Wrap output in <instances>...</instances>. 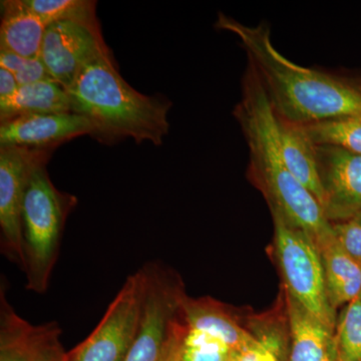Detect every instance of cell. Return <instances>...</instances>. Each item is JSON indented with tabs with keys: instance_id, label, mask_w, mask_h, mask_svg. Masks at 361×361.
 I'll use <instances>...</instances> for the list:
<instances>
[{
	"instance_id": "obj_21",
	"label": "cell",
	"mask_w": 361,
	"mask_h": 361,
	"mask_svg": "<svg viewBox=\"0 0 361 361\" xmlns=\"http://www.w3.org/2000/svg\"><path fill=\"white\" fill-rule=\"evenodd\" d=\"M26 6L47 25L59 21H73L99 26L96 1L90 0H25Z\"/></svg>"
},
{
	"instance_id": "obj_2",
	"label": "cell",
	"mask_w": 361,
	"mask_h": 361,
	"mask_svg": "<svg viewBox=\"0 0 361 361\" xmlns=\"http://www.w3.org/2000/svg\"><path fill=\"white\" fill-rule=\"evenodd\" d=\"M249 148L248 176L292 224L302 230L317 249L336 237L319 202L292 175L285 163L272 106L260 80L248 75L242 80L241 101L233 111Z\"/></svg>"
},
{
	"instance_id": "obj_3",
	"label": "cell",
	"mask_w": 361,
	"mask_h": 361,
	"mask_svg": "<svg viewBox=\"0 0 361 361\" xmlns=\"http://www.w3.org/2000/svg\"><path fill=\"white\" fill-rule=\"evenodd\" d=\"M73 113L89 118L99 142L134 140L137 144H163L170 123L172 103L164 97L142 94L130 87L116 68L111 54H104L84 66L66 90Z\"/></svg>"
},
{
	"instance_id": "obj_31",
	"label": "cell",
	"mask_w": 361,
	"mask_h": 361,
	"mask_svg": "<svg viewBox=\"0 0 361 361\" xmlns=\"http://www.w3.org/2000/svg\"><path fill=\"white\" fill-rule=\"evenodd\" d=\"M360 298L361 299V292H360Z\"/></svg>"
},
{
	"instance_id": "obj_10",
	"label": "cell",
	"mask_w": 361,
	"mask_h": 361,
	"mask_svg": "<svg viewBox=\"0 0 361 361\" xmlns=\"http://www.w3.org/2000/svg\"><path fill=\"white\" fill-rule=\"evenodd\" d=\"M315 152L325 217L331 224L355 219L361 212V155L329 145H315Z\"/></svg>"
},
{
	"instance_id": "obj_4",
	"label": "cell",
	"mask_w": 361,
	"mask_h": 361,
	"mask_svg": "<svg viewBox=\"0 0 361 361\" xmlns=\"http://www.w3.org/2000/svg\"><path fill=\"white\" fill-rule=\"evenodd\" d=\"M73 195L59 191L47 174V163L33 169L23 205L26 289L44 294L61 251L66 218L77 205Z\"/></svg>"
},
{
	"instance_id": "obj_20",
	"label": "cell",
	"mask_w": 361,
	"mask_h": 361,
	"mask_svg": "<svg viewBox=\"0 0 361 361\" xmlns=\"http://www.w3.org/2000/svg\"><path fill=\"white\" fill-rule=\"evenodd\" d=\"M334 361H361V299L346 304L337 317Z\"/></svg>"
},
{
	"instance_id": "obj_23",
	"label": "cell",
	"mask_w": 361,
	"mask_h": 361,
	"mask_svg": "<svg viewBox=\"0 0 361 361\" xmlns=\"http://www.w3.org/2000/svg\"><path fill=\"white\" fill-rule=\"evenodd\" d=\"M61 336V327L56 322L37 326L32 361H68Z\"/></svg>"
},
{
	"instance_id": "obj_22",
	"label": "cell",
	"mask_w": 361,
	"mask_h": 361,
	"mask_svg": "<svg viewBox=\"0 0 361 361\" xmlns=\"http://www.w3.org/2000/svg\"><path fill=\"white\" fill-rule=\"evenodd\" d=\"M230 348L219 337L188 329L180 361H223Z\"/></svg>"
},
{
	"instance_id": "obj_19",
	"label": "cell",
	"mask_w": 361,
	"mask_h": 361,
	"mask_svg": "<svg viewBox=\"0 0 361 361\" xmlns=\"http://www.w3.org/2000/svg\"><path fill=\"white\" fill-rule=\"evenodd\" d=\"M300 127L314 145L341 147L361 155V116L336 118Z\"/></svg>"
},
{
	"instance_id": "obj_16",
	"label": "cell",
	"mask_w": 361,
	"mask_h": 361,
	"mask_svg": "<svg viewBox=\"0 0 361 361\" xmlns=\"http://www.w3.org/2000/svg\"><path fill=\"white\" fill-rule=\"evenodd\" d=\"M61 113H73L71 101L56 80L20 85L11 97L0 99L1 123L21 116Z\"/></svg>"
},
{
	"instance_id": "obj_11",
	"label": "cell",
	"mask_w": 361,
	"mask_h": 361,
	"mask_svg": "<svg viewBox=\"0 0 361 361\" xmlns=\"http://www.w3.org/2000/svg\"><path fill=\"white\" fill-rule=\"evenodd\" d=\"M89 118L75 113L35 114L1 123L0 147L54 149L63 142L94 135Z\"/></svg>"
},
{
	"instance_id": "obj_30",
	"label": "cell",
	"mask_w": 361,
	"mask_h": 361,
	"mask_svg": "<svg viewBox=\"0 0 361 361\" xmlns=\"http://www.w3.org/2000/svg\"><path fill=\"white\" fill-rule=\"evenodd\" d=\"M355 220L357 221L358 223H360L361 224V212L358 214L357 216L355 218Z\"/></svg>"
},
{
	"instance_id": "obj_14",
	"label": "cell",
	"mask_w": 361,
	"mask_h": 361,
	"mask_svg": "<svg viewBox=\"0 0 361 361\" xmlns=\"http://www.w3.org/2000/svg\"><path fill=\"white\" fill-rule=\"evenodd\" d=\"M291 336L290 361H322L334 353V331L285 291Z\"/></svg>"
},
{
	"instance_id": "obj_26",
	"label": "cell",
	"mask_w": 361,
	"mask_h": 361,
	"mask_svg": "<svg viewBox=\"0 0 361 361\" xmlns=\"http://www.w3.org/2000/svg\"><path fill=\"white\" fill-rule=\"evenodd\" d=\"M14 77L20 85L33 84L42 80H54L45 68L40 56L25 59L20 70L14 73Z\"/></svg>"
},
{
	"instance_id": "obj_17",
	"label": "cell",
	"mask_w": 361,
	"mask_h": 361,
	"mask_svg": "<svg viewBox=\"0 0 361 361\" xmlns=\"http://www.w3.org/2000/svg\"><path fill=\"white\" fill-rule=\"evenodd\" d=\"M324 268L327 295L336 311L360 297L361 265L342 248L336 237L318 249Z\"/></svg>"
},
{
	"instance_id": "obj_13",
	"label": "cell",
	"mask_w": 361,
	"mask_h": 361,
	"mask_svg": "<svg viewBox=\"0 0 361 361\" xmlns=\"http://www.w3.org/2000/svg\"><path fill=\"white\" fill-rule=\"evenodd\" d=\"M47 25L25 4V0L1 1L0 49L23 58L40 56Z\"/></svg>"
},
{
	"instance_id": "obj_25",
	"label": "cell",
	"mask_w": 361,
	"mask_h": 361,
	"mask_svg": "<svg viewBox=\"0 0 361 361\" xmlns=\"http://www.w3.org/2000/svg\"><path fill=\"white\" fill-rule=\"evenodd\" d=\"M187 331L186 322L180 310L179 314L176 316L174 322L171 325L170 336H169L164 361H180L183 344H184Z\"/></svg>"
},
{
	"instance_id": "obj_15",
	"label": "cell",
	"mask_w": 361,
	"mask_h": 361,
	"mask_svg": "<svg viewBox=\"0 0 361 361\" xmlns=\"http://www.w3.org/2000/svg\"><path fill=\"white\" fill-rule=\"evenodd\" d=\"M275 120L280 149L287 168L314 195L322 206L323 193L316 164L315 145L300 126L287 122L277 116Z\"/></svg>"
},
{
	"instance_id": "obj_27",
	"label": "cell",
	"mask_w": 361,
	"mask_h": 361,
	"mask_svg": "<svg viewBox=\"0 0 361 361\" xmlns=\"http://www.w3.org/2000/svg\"><path fill=\"white\" fill-rule=\"evenodd\" d=\"M238 355L239 361H281L277 357L276 353H273L262 343L240 351Z\"/></svg>"
},
{
	"instance_id": "obj_29",
	"label": "cell",
	"mask_w": 361,
	"mask_h": 361,
	"mask_svg": "<svg viewBox=\"0 0 361 361\" xmlns=\"http://www.w3.org/2000/svg\"><path fill=\"white\" fill-rule=\"evenodd\" d=\"M223 361H239L238 353L234 350L228 351V353L225 355L224 360Z\"/></svg>"
},
{
	"instance_id": "obj_12",
	"label": "cell",
	"mask_w": 361,
	"mask_h": 361,
	"mask_svg": "<svg viewBox=\"0 0 361 361\" xmlns=\"http://www.w3.org/2000/svg\"><path fill=\"white\" fill-rule=\"evenodd\" d=\"M182 313L188 329L203 330L219 337L230 350L240 353L261 343L240 325L230 310L214 299H192L185 296Z\"/></svg>"
},
{
	"instance_id": "obj_6",
	"label": "cell",
	"mask_w": 361,
	"mask_h": 361,
	"mask_svg": "<svg viewBox=\"0 0 361 361\" xmlns=\"http://www.w3.org/2000/svg\"><path fill=\"white\" fill-rule=\"evenodd\" d=\"M140 270L144 284L141 322L125 361H164L171 325L186 295L158 262L147 263Z\"/></svg>"
},
{
	"instance_id": "obj_8",
	"label": "cell",
	"mask_w": 361,
	"mask_h": 361,
	"mask_svg": "<svg viewBox=\"0 0 361 361\" xmlns=\"http://www.w3.org/2000/svg\"><path fill=\"white\" fill-rule=\"evenodd\" d=\"M54 149L0 147V248L25 269L23 205L33 169L47 163Z\"/></svg>"
},
{
	"instance_id": "obj_1",
	"label": "cell",
	"mask_w": 361,
	"mask_h": 361,
	"mask_svg": "<svg viewBox=\"0 0 361 361\" xmlns=\"http://www.w3.org/2000/svg\"><path fill=\"white\" fill-rule=\"evenodd\" d=\"M215 27L238 37L278 118L306 126L361 116V75L297 65L275 49L266 23L246 25L220 13Z\"/></svg>"
},
{
	"instance_id": "obj_7",
	"label": "cell",
	"mask_w": 361,
	"mask_h": 361,
	"mask_svg": "<svg viewBox=\"0 0 361 361\" xmlns=\"http://www.w3.org/2000/svg\"><path fill=\"white\" fill-rule=\"evenodd\" d=\"M142 291L139 270L127 278L90 336L68 353V361H125L141 322Z\"/></svg>"
},
{
	"instance_id": "obj_5",
	"label": "cell",
	"mask_w": 361,
	"mask_h": 361,
	"mask_svg": "<svg viewBox=\"0 0 361 361\" xmlns=\"http://www.w3.org/2000/svg\"><path fill=\"white\" fill-rule=\"evenodd\" d=\"M275 230V249L290 294L327 329L336 331V311L327 295L322 255L312 240L278 211L270 208Z\"/></svg>"
},
{
	"instance_id": "obj_24",
	"label": "cell",
	"mask_w": 361,
	"mask_h": 361,
	"mask_svg": "<svg viewBox=\"0 0 361 361\" xmlns=\"http://www.w3.org/2000/svg\"><path fill=\"white\" fill-rule=\"evenodd\" d=\"M338 243L358 264L361 265V224L357 221L332 224Z\"/></svg>"
},
{
	"instance_id": "obj_18",
	"label": "cell",
	"mask_w": 361,
	"mask_h": 361,
	"mask_svg": "<svg viewBox=\"0 0 361 361\" xmlns=\"http://www.w3.org/2000/svg\"><path fill=\"white\" fill-rule=\"evenodd\" d=\"M6 285L0 292V361H32L37 326L16 313L6 298Z\"/></svg>"
},
{
	"instance_id": "obj_28",
	"label": "cell",
	"mask_w": 361,
	"mask_h": 361,
	"mask_svg": "<svg viewBox=\"0 0 361 361\" xmlns=\"http://www.w3.org/2000/svg\"><path fill=\"white\" fill-rule=\"evenodd\" d=\"M20 87L13 73L0 68V99L11 97Z\"/></svg>"
},
{
	"instance_id": "obj_9",
	"label": "cell",
	"mask_w": 361,
	"mask_h": 361,
	"mask_svg": "<svg viewBox=\"0 0 361 361\" xmlns=\"http://www.w3.org/2000/svg\"><path fill=\"white\" fill-rule=\"evenodd\" d=\"M110 52L99 26L59 21L47 25L40 59L51 78L68 90L85 66Z\"/></svg>"
}]
</instances>
